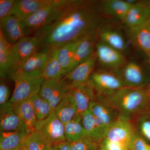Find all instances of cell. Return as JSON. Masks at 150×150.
Here are the masks:
<instances>
[{"mask_svg": "<svg viewBox=\"0 0 150 150\" xmlns=\"http://www.w3.org/2000/svg\"><path fill=\"white\" fill-rule=\"evenodd\" d=\"M82 122L86 138L100 144L104 140L106 129L88 110L81 115Z\"/></svg>", "mask_w": 150, "mask_h": 150, "instance_id": "obj_17", "label": "cell"}, {"mask_svg": "<svg viewBox=\"0 0 150 150\" xmlns=\"http://www.w3.org/2000/svg\"><path fill=\"white\" fill-rule=\"evenodd\" d=\"M0 112L1 132L26 131L30 133L24 122L14 112L10 102L1 106Z\"/></svg>", "mask_w": 150, "mask_h": 150, "instance_id": "obj_11", "label": "cell"}, {"mask_svg": "<svg viewBox=\"0 0 150 150\" xmlns=\"http://www.w3.org/2000/svg\"><path fill=\"white\" fill-rule=\"evenodd\" d=\"M96 30L82 38L76 49L69 73L78 65L89 58L94 53L96 45Z\"/></svg>", "mask_w": 150, "mask_h": 150, "instance_id": "obj_18", "label": "cell"}, {"mask_svg": "<svg viewBox=\"0 0 150 150\" xmlns=\"http://www.w3.org/2000/svg\"><path fill=\"white\" fill-rule=\"evenodd\" d=\"M88 83L96 90L98 95L107 94L125 87L120 76L106 71L93 73Z\"/></svg>", "mask_w": 150, "mask_h": 150, "instance_id": "obj_7", "label": "cell"}, {"mask_svg": "<svg viewBox=\"0 0 150 150\" xmlns=\"http://www.w3.org/2000/svg\"><path fill=\"white\" fill-rule=\"evenodd\" d=\"M50 51L39 50L20 65L10 79L19 75H33L41 73L49 55Z\"/></svg>", "mask_w": 150, "mask_h": 150, "instance_id": "obj_12", "label": "cell"}, {"mask_svg": "<svg viewBox=\"0 0 150 150\" xmlns=\"http://www.w3.org/2000/svg\"><path fill=\"white\" fill-rule=\"evenodd\" d=\"M34 131L40 134L51 145H58L67 141L64 124L54 111L45 119L37 121Z\"/></svg>", "mask_w": 150, "mask_h": 150, "instance_id": "obj_4", "label": "cell"}, {"mask_svg": "<svg viewBox=\"0 0 150 150\" xmlns=\"http://www.w3.org/2000/svg\"><path fill=\"white\" fill-rule=\"evenodd\" d=\"M70 88L67 82L62 78L57 84L54 92L48 100L53 111L66 94L69 91Z\"/></svg>", "mask_w": 150, "mask_h": 150, "instance_id": "obj_33", "label": "cell"}, {"mask_svg": "<svg viewBox=\"0 0 150 150\" xmlns=\"http://www.w3.org/2000/svg\"><path fill=\"white\" fill-rule=\"evenodd\" d=\"M11 45L0 31V75L1 79L9 77L11 71Z\"/></svg>", "mask_w": 150, "mask_h": 150, "instance_id": "obj_24", "label": "cell"}, {"mask_svg": "<svg viewBox=\"0 0 150 150\" xmlns=\"http://www.w3.org/2000/svg\"><path fill=\"white\" fill-rule=\"evenodd\" d=\"M98 101L113 110L121 113V117L144 112L146 107L147 98L144 87H124L111 93L98 95Z\"/></svg>", "mask_w": 150, "mask_h": 150, "instance_id": "obj_2", "label": "cell"}, {"mask_svg": "<svg viewBox=\"0 0 150 150\" xmlns=\"http://www.w3.org/2000/svg\"><path fill=\"white\" fill-rule=\"evenodd\" d=\"M150 16V11L145 1L131 6L122 21L128 28L143 24Z\"/></svg>", "mask_w": 150, "mask_h": 150, "instance_id": "obj_20", "label": "cell"}, {"mask_svg": "<svg viewBox=\"0 0 150 150\" xmlns=\"http://www.w3.org/2000/svg\"><path fill=\"white\" fill-rule=\"evenodd\" d=\"M39 50V40L37 37L26 36L14 44L11 48V71L9 78L15 73L25 60Z\"/></svg>", "mask_w": 150, "mask_h": 150, "instance_id": "obj_6", "label": "cell"}, {"mask_svg": "<svg viewBox=\"0 0 150 150\" xmlns=\"http://www.w3.org/2000/svg\"><path fill=\"white\" fill-rule=\"evenodd\" d=\"M98 150H106L103 146L101 144H100L99 148Z\"/></svg>", "mask_w": 150, "mask_h": 150, "instance_id": "obj_45", "label": "cell"}, {"mask_svg": "<svg viewBox=\"0 0 150 150\" xmlns=\"http://www.w3.org/2000/svg\"><path fill=\"white\" fill-rule=\"evenodd\" d=\"M129 35L132 44L148 55L150 52V16L143 24L129 28Z\"/></svg>", "mask_w": 150, "mask_h": 150, "instance_id": "obj_15", "label": "cell"}, {"mask_svg": "<svg viewBox=\"0 0 150 150\" xmlns=\"http://www.w3.org/2000/svg\"><path fill=\"white\" fill-rule=\"evenodd\" d=\"M12 108L27 126L30 133L34 131L38 119L30 99L12 103Z\"/></svg>", "mask_w": 150, "mask_h": 150, "instance_id": "obj_21", "label": "cell"}, {"mask_svg": "<svg viewBox=\"0 0 150 150\" xmlns=\"http://www.w3.org/2000/svg\"><path fill=\"white\" fill-rule=\"evenodd\" d=\"M97 57L94 52L89 58L74 68L64 77L70 89L88 83L95 67Z\"/></svg>", "mask_w": 150, "mask_h": 150, "instance_id": "obj_9", "label": "cell"}, {"mask_svg": "<svg viewBox=\"0 0 150 150\" xmlns=\"http://www.w3.org/2000/svg\"><path fill=\"white\" fill-rule=\"evenodd\" d=\"M0 150H1V149H0Z\"/></svg>", "mask_w": 150, "mask_h": 150, "instance_id": "obj_49", "label": "cell"}, {"mask_svg": "<svg viewBox=\"0 0 150 150\" xmlns=\"http://www.w3.org/2000/svg\"><path fill=\"white\" fill-rule=\"evenodd\" d=\"M89 110L95 118L102 123L106 130L117 119L115 118L113 110L98 100L92 103Z\"/></svg>", "mask_w": 150, "mask_h": 150, "instance_id": "obj_26", "label": "cell"}, {"mask_svg": "<svg viewBox=\"0 0 150 150\" xmlns=\"http://www.w3.org/2000/svg\"><path fill=\"white\" fill-rule=\"evenodd\" d=\"M65 0H53V1L37 12L22 20L28 34L35 33L48 22L59 10Z\"/></svg>", "mask_w": 150, "mask_h": 150, "instance_id": "obj_8", "label": "cell"}, {"mask_svg": "<svg viewBox=\"0 0 150 150\" xmlns=\"http://www.w3.org/2000/svg\"><path fill=\"white\" fill-rule=\"evenodd\" d=\"M53 0H18L14 6L12 15L22 21L51 4Z\"/></svg>", "mask_w": 150, "mask_h": 150, "instance_id": "obj_19", "label": "cell"}, {"mask_svg": "<svg viewBox=\"0 0 150 150\" xmlns=\"http://www.w3.org/2000/svg\"><path fill=\"white\" fill-rule=\"evenodd\" d=\"M140 129L142 135L150 142V120L144 119L141 121Z\"/></svg>", "mask_w": 150, "mask_h": 150, "instance_id": "obj_39", "label": "cell"}, {"mask_svg": "<svg viewBox=\"0 0 150 150\" xmlns=\"http://www.w3.org/2000/svg\"><path fill=\"white\" fill-rule=\"evenodd\" d=\"M145 3H146V4L148 6V7H149L150 11V0H149V1H145Z\"/></svg>", "mask_w": 150, "mask_h": 150, "instance_id": "obj_46", "label": "cell"}, {"mask_svg": "<svg viewBox=\"0 0 150 150\" xmlns=\"http://www.w3.org/2000/svg\"><path fill=\"white\" fill-rule=\"evenodd\" d=\"M106 150H128L122 146L104 139L100 143Z\"/></svg>", "mask_w": 150, "mask_h": 150, "instance_id": "obj_40", "label": "cell"}, {"mask_svg": "<svg viewBox=\"0 0 150 150\" xmlns=\"http://www.w3.org/2000/svg\"><path fill=\"white\" fill-rule=\"evenodd\" d=\"M100 41L122 52L126 49V44L121 33L115 30H105L100 33Z\"/></svg>", "mask_w": 150, "mask_h": 150, "instance_id": "obj_30", "label": "cell"}, {"mask_svg": "<svg viewBox=\"0 0 150 150\" xmlns=\"http://www.w3.org/2000/svg\"><path fill=\"white\" fill-rule=\"evenodd\" d=\"M16 1V0L0 1V22L12 15L13 9Z\"/></svg>", "mask_w": 150, "mask_h": 150, "instance_id": "obj_36", "label": "cell"}, {"mask_svg": "<svg viewBox=\"0 0 150 150\" xmlns=\"http://www.w3.org/2000/svg\"><path fill=\"white\" fill-rule=\"evenodd\" d=\"M58 146L59 150H71L69 143L67 141L60 143L58 145Z\"/></svg>", "mask_w": 150, "mask_h": 150, "instance_id": "obj_42", "label": "cell"}, {"mask_svg": "<svg viewBox=\"0 0 150 150\" xmlns=\"http://www.w3.org/2000/svg\"><path fill=\"white\" fill-rule=\"evenodd\" d=\"M54 111L64 124L72 120L77 114L76 103L69 91L56 106Z\"/></svg>", "mask_w": 150, "mask_h": 150, "instance_id": "obj_23", "label": "cell"}, {"mask_svg": "<svg viewBox=\"0 0 150 150\" xmlns=\"http://www.w3.org/2000/svg\"><path fill=\"white\" fill-rule=\"evenodd\" d=\"M0 31L12 46L22 38L27 36V30L22 21L11 15L0 22Z\"/></svg>", "mask_w": 150, "mask_h": 150, "instance_id": "obj_10", "label": "cell"}, {"mask_svg": "<svg viewBox=\"0 0 150 150\" xmlns=\"http://www.w3.org/2000/svg\"><path fill=\"white\" fill-rule=\"evenodd\" d=\"M15 88L9 102L16 103L30 99L39 94L44 79L42 73L33 75H19L12 78Z\"/></svg>", "mask_w": 150, "mask_h": 150, "instance_id": "obj_3", "label": "cell"}, {"mask_svg": "<svg viewBox=\"0 0 150 150\" xmlns=\"http://www.w3.org/2000/svg\"><path fill=\"white\" fill-rule=\"evenodd\" d=\"M145 89L147 98L146 107L145 111L150 113V82Z\"/></svg>", "mask_w": 150, "mask_h": 150, "instance_id": "obj_41", "label": "cell"}, {"mask_svg": "<svg viewBox=\"0 0 150 150\" xmlns=\"http://www.w3.org/2000/svg\"><path fill=\"white\" fill-rule=\"evenodd\" d=\"M93 89L88 83L70 89L69 92L76 103L77 114L82 115L95 100Z\"/></svg>", "mask_w": 150, "mask_h": 150, "instance_id": "obj_16", "label": "cell"}, {"mask_svg": "<svg viewBox=\"0 0 150 150\" xmlns=\"http://www.w3.org/2000/svg\"><path fill=\"white\" fill-rule=\"evenodd\" d=\"M35 110L38 121L43 120L53 112L48 101L36 95L30 98Z\"/></svg>", "mask_w": 150, "mask_h": 150, "instance_id": "obj_32", "label": "cell"}, {"mask_svg": "<svg viewBox=\"0 0 150 150\" xmlns=\"http://www.w3.org/2000/svg\"><path fill=\"white\" fill-rule=\"evenodd\" d=\"M26 150V148H25V147L24 146V145L23 144L22 145H21L19 147L18 149H17L16 150Z\"/></svg>", "mask_w": 150, "mask_h": 150, "instance_id": "obj_44", "label": "cell"}, {"mask_svg": "<svg viewBox=\"0 0 150 150\" xmlns=\"http://www.w3.org/2000/svg\"><path fill=\"white\" fill-rule=\"evenodd\" d=\"M59 48L50 50L42 74L45 80L60 79L66 76L58 57Z\"/></svg>", "mask_w": 150, "mask_h": 150, "instance_id": "obj_22", "label": "cell"}, {"mask_svg": "<svg viewBox=\"0 0 150 150\" xmlns=\"http://www.w3.org/2000/svg\"><path fill=\"white\" fill-rule=\"evenodd\" d=\"M135 133L133 126L129 120L126 117H121L116 119L107 128L105 133L104 139L129 150Z\"/></svg>", "mask_w": 150, "mask_h": 150, "instance_id": "obj_5", "label": "cell"}, {"mask_svg": "<svg viewBox=\"0 0 150 150\" xmlns=\"http://www.w3.org/2000/svg\"><path fill=\"white\" fill-rule=\"evenodd\" d=\"M0 83V105L1 106L9 102L11 91L5 79H1Z\"/></svg>", "mask_w": 150, "mask_h": 150, "instance_id": "obj_37", "label": "cell"}, {"mask_svg": "<svg viewBox=\"0 0 150 150\" xmlns=\"http://www.w3.org/2000/svg\"><path fill=\"white\" fill-rule=\"evenodd\" d=\"M62 79L47 80H45L40 88V91L38 94L39 96L48 101L57 84L59 83V81Z\"/></svg>", "mask_w": 150, "mask_h": 150, "instance_id": "obj_35", "label": "cell"}, {"mask_svg": "<svg viewBox=\"0 0 150 150\" xmlns=\"http://www.w3.org/2000/svg\"><path fill=\"white\" fill-rule=\"evenodd\" d=\"M47 150H59L58 145H53L50 146Z\"/></svg>", "mask_w": 150, "mask_h": 150, "instance_id": "obj_43", "label": "cell"}, {"mask_svg": "<svg viewBox=\"0 0 150 150\" xmlns=\"http://www.w3.org/2000/svg\"><path fill=\"white\" fill-rule=\"evenodd\" d=\"M96 49L97 59L105 67L118 68L125 62L122 52L101 41L97 43Z\"/></svg>", "mask_w": 150, "mask_h": 150, "instance_id": "obj_13", "label": "cell"}, {"mask_svg": "<svg viewBox=\"0 0 150 150\" xmlns=\"http://www.w3.org/2000/svg\"><path fill=\"white\" fill-rule=\"evenodd\" d=\"M132 6L126 1L108 0L103 3V8L105 13L123 21Z\"/></svg>", "mask_w": 150, "mask_h": 150, "instance_id": "obj_29", "label": "cell"}, {"mask_svg": "<svg viewBox=\"0 0 150 150\" xmlns=\"http://www.w3.org/2000/svg\"><path fill=\"white\" fill-rule=\"evenodd\" d=\"M125 87L141 88L146 83L144 73L137 63L130 62L123 67L120 76Z\"/></svg>", "mask_w": 150, "mask_h": 150, "instance_id": "obj_14", "label": "cell"}, {"mask_svg": "<svg viewBox=\"0 0 150 150\" xmlns=\"http://www.w3.org/2000/svg\"><path fill=\"white\" fill-rule=\"evenodd\" d=\"M148 150H150V145H148Z\"/></svg>", "mask_w": 150, "mask_h": 150, "instance_id": "obj_48", "label": "cell"}, {"mask_svg": "<svg viewBox=\"0 0 150 150\" xmlns=\"http://www.w3.org/2000/svg\"><path fill=\"white\" fill-rule=\"evenodd\" d=\"M148 145L145 140L135 132L129 150H148Z\"/></svg>", "mask_w": 150, "mask_h": 150, "instance_id": "obj_38", "label": "cell"}, {"mask_svg": "<svg viewBox=\"0 0 150 150\" xmlns=\"http://www.w3.org/2000/svg\"><path fill=\"white\" fill-rule=\"evenodd\" d=\"M23 145L27 150H47L51 145L44 137L35 131L28 135Z\"/></svg>", "mask_w": 150, "mask_h": 150, "instance_id": "obj_31", "label": "cell"}, {"mask_svg": "<svg viewBox=\"0 0 150 150\" xmlns=\"http://www.w3.org/2000/svg\"><path fill=\"white\" fill-rule=\"evenodd\" d=\"M65 137L67 142H74L86 138L82 122L81 115L77 114L69 122L64 124Z\"/></svg>", "mask_w": 150, "mask_h": 150, "instance_id": "obj_27", "label": "cell"}, {"mask_svg": "<svg viewBox=\"0 0 150 150\" xmlns=\"http://www.w3.org/2000/svg\"><path fill=\"white\" fill-rule=\"evenodd\" d=\"M69 143L71 150H98L99 146V144L87 138Z\"/></svg>", "mask_w": 150, "mask_h": 150, "instance_id": "obj_34", "label": "cell"}, {"mask_svg": "<svg viewBox=\"0 0 150 150\" xmlns=\"http://www.w3.org/2000/svg\"><path fill=\"white\" fill-rule=\"evenodd\" d=\"M89 3L65 0L48 22L35 33L40 50L60 48L95 31L97 18Z\"/></svg>", "mask_w": 150, "mask_h": 150, "instance_id": "obj_1", "label": "cell"}, {"mask_svg": "<svg viewBox=\"0 0 150 150\" xmlns=\"http://www.w3.org/2000/svg\"><path fill=\"white\" fill-rule=\"evenodd\" d=\"M81 39L67 43L59 48L58 57L59 62L64 70L66 75L69 72L76 49Z\"/></svg>", "mask_w": 150, "mask_h": 150, "instance_id": "obj_28", "label": "cell"}, {"mask_svg": "<svg viewBox=\"0 0 150 150\" xmlns=\"http://www.w3.org/2000/svg\"><path fill=\"white\" fill-rule=\"evenodd\" d=\"M148 56V58H149V64L150 66V52L149 53V54L147 55Z\"/></svg>", "mask_w": 150, "mask_h": 150, "instance_id": "obj_47", "label": "cell"}, {"mask_svg": "<svg viewBox=\"0 0 150 150\" xmlns=\"http://www.w3.org/2000/svg\"><path fill=\"white\" fill-rule=\"evenodd\" d=\"M30 132L9 131L1 132L0 149L15 150L23 144Z\"/></svg>", "mask_w": 150, "mask_h": 150, "instance_id": "obj_25", "label": "cell"}]
</instances>
